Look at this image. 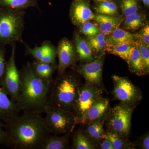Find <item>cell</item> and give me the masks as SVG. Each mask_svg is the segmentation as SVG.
Wrapping results in <instances>:
<instances>
[{
    "label": "cell",
    "instance_id": "1",
    "mask_svg": "<svg viewBox=\"0 0 149 149\" xmlns=\"http://www.w3.org/2000/svg\"><path fill=\"white\" fill-rule=\"evenodd\" d=\"M7 146L13 149H41L51 134L41 115L23 112L4 123Z\"/></svg>",
    "mask_w": 149,
    "mask_h": 149
},
{
    "label": "cell",
    "instance_id": "2",
    "mask_svg": "<svg viewBox=\"0 0 149 149\" xmlns=\"http://www.w3.org/2000/svg\"><path fill=\"white\" fill-rule=\"evenodd\" d=\"M20 95L17 104L23 112L42 114L49 104L52 82L42 80L34 72L30 62L19 70Z\"/></svg>",
    "mask_w": 149,
    "mask_h": 149
},
{
    "label": "cell",
    "instance_id": "3",
    "mask_svg": "<svg viewBox=\"0 0 149 149\" xmlns=\"http://www.w3.org/2000/svg\"><path fill=\"white\" fill-rule=\"evenodd\" d=\"M81 85L80 80L74 73L65 71L58 75L53 81L50 105L65 110L73 111Z\"/></svg>",
    "mask_w": 149,
    "mask_h": 149
},
{
    "label": "cell",
    "instance_id": "4",
    "mask_svg": "<svg viewBox=\"0 0 149 149\" xmlns=\"http://www.w3.org/2000/svg\"><path fill=\"white\" fill-rule=\"evenodd\" d=\"M25 15L23 10L0 7V45L23 42Z\"/></svg>",
    "mask_w": 149,
    "mask_h": 149
},
{
    "label": "cell",
    "instance_id": "5",
    "mask_svg": "<svg viewBox=\"0 0 149 149\" xmlns=\"http://www.w3.org/2000/svg\"><path fill=\"white\" fill-rule=\"evenodd\" d=\"M44 113V122L51 134L62 135L72 133L77 125L76 116L72 111L49 105Z\"/></svg>",
    "mask_w": 149,
    "mask_h": 149
},
{
    "label": "cell",
    "instance_id": "6",
    "mask_svg": "<svg viewBox=\"0 0 149 149\" xmlns=\"http://www.w3.org/2000/svg\"><path fill=\"white\" fill-rule=\"evenodd\" d=\"M135 107L120 104L110 109L105 120L108 130L128 137L130 134L131 117Z\"/></svg>",
    "mask_w": 149,
    "mask_h": 149
},
{
    "label": "cell",
    "instance_id": "7",
    "mask_svg": "<svg viewBox=\"0 0 149 149\" xmlns=\"http://www.w3.org/2000/svg\"><path fill=\"white\" fill-rule=\"evenodd\" d=\"M113 95L121 104L135 107L142 99V92L127 77L113 75Z\"/></svg>",
    "mask_w": 149,
    "mask_h": 149
},
{
    "label": "cell",
    "instance_id": "8",
    "mask_svg": "<svg viewBox=\"0 0 149 149\" xmlns=\"http://www.w3.org/2000/svg\"><path fill=\"white\" fill-rule=\"evenodd\" d=\"M11 46V53L8 60L7 61L1 87L10 100L17 103L20 95V74L15 62V43Z\"/></svg>",
    "mask_w": 149,
    "mask_h": 149
},
{
    "label": "cell",
    "instance_id": "9",
    "mask_svg": "<svg viewBox=\"0 0 149 149\" xmlns=\"http://www.w3.org/2000/svg\"><path fill=\"white\" fill-rule=\"evenodd\" d=\"M102 93L101 88L95 85L86 83L81 85L72 111L76 116L77 123L92 105L101 97Z\"/></svg>",
    "mask_w": 149,
    "mask_h": 149
},
{
    "label": "cell",
    "instance_id": "10",
    "mask_svg": "<svg viewBox=\"0 0 149 149\" xmlns=\"http://www.w3.org/2000/svg\"><path fill=\"white\" fill-rule=\"evenodd\" d=\"M56 50L59 61L58 74L61 75L68 68L74 65L77 59V54L74 44L66 38L60 41Z\"/></svg>",
    "mask_w": 149,
    "mask_h": 149
},
{
    "label": "cell",
    "instance_id": "11",
    "mask_svg": "<svg viewBox=\"0 0 149 149\" xmlns=\"http://www.w3.org/2000/svg\"><path fill=\"white\" fill-rule=\"evenodd\" d=\"M104 60L97 58L76 68V72L84 77L86 83L101 88Z\"/></svg>",
    "mask_w": 149,
    "mask_h": 149
},
{
    "label": "cell",
    "instance_id": "12",
    "mask_svg": "<svg viewBox=\"0 0 149 149\" xmlns=\"http://www.w3.org/2000/svg\"><path fill=\"white\" fill-rule=\"evenodd\" d=\"M95 14L91 10L89 0H74L71 3L70 17L72 24L79 27L92 20Z\"/></svg>",
    "mask_w": 149,
    "mask_h": 149
},
{
    "label": "cell",
    "instance_id": "13",
    "mask_svg": "<svg viewBox=\"0 0 149 149\" xmlns=\"http://www.w3.org/2000/svg\"><path fill=\"white\" fill-rule=\"evenodd\" d=\"M109 109V101L101 97L97 100L83 117L78 120L77 125H87L94 121L106 118Z\"/></svg>",
    "mask_w": 149,
    "mask_h": 149
},
{
    "label": "cell",
    "instance_id": "14",
    "mask_svg": "<svg viewBox=\"0 0 149 149\" xmlns=\"http://www.w3.org/2000/svg\"><path fill=\"white\" fill-rule=\"evenodd\" d=\"M20 111L18 104L12 101L2 87H0V121L4 123L19 115Z\"/></svg>",
    "mask_w": 149,
    "mask_h": 149
},
{
    "label": "cell",
    "instance_id": "15",
    "mask_svg": "<svg viewBox=\"0 0 149 149\" xmlns=\"http://www.w3.org/2000/svg\"><path fill=\"white\" fill-rule=\"evenodd\" d=\"M100 32L108 36L115 29L119 28L124 19L117 15H95L93 19Z\"/></svg>",
    "mask_w": 149,
    "mask_h": 149
},
{
    "label": "cell",
    "instance_id": "16",
    "mask_svg": "<svg viewBox=\"0 0 149 149\" xmlns=\"http://www.w3.org/2000/svg\"><path fill=\"white\" fill-rule=\"evenodd\" d=\"M137 40V35H133L124 29L117 28L107 36L106 48L122 44L136 45Z\"/></svg>",
    "mask_w": 149,
    "mask_h": 149
},
{
    "label": "cell",
    "instance_id": "17",
    "mask_svg": "<svg viewBox=\"0 0 149 149\" xmlns=\"http://www.w3.org/2000/svg\"><path fill=\"white\" fill-rule=\"evenodd\" d=\"M73 41L77 58L80 61L86 63L95 59L94 52L87 40L83 39L78 34H75Z\"/></svg>",
    "mask_w": 149,
    "mask_h": 149
},
{
    "label": "cell",
    "instance_id": "18",
    "mask_svg": "<svg viewBox=\"0 0 149 149\" xmlns=\"http://www.w3.org/2000/svg\"><path fill=\"white\" fill-rule=\"evenodd\" d=\"M30 64L33 71L38 77L47 82L53 81V74L58 68L56 63L49 64L34 60Z\"/></svg>",
    "mask_w": 149,
    "mask_h": 149
},
{
    "label": "cell",
    "instance_id": "19",
    "mask_svg": "<svg viewBox=\"0 0 149 149\" xmlns=\"http://www.w3.org/2000/svg\"><path fill=\"white\" fill-rule=\"evenodd\" d=\"M71 133L65 135L50 134L46 139L41 149H65L69 147V141Z\"/></svg>",
    "mask_w": 149,
    "mask_h": 149
},
{
    "label": "cell",
    "instance_id": "20",
    "mask_svg": "<svg viewBox=\"0 0 149 149\" xmlns=\"http://www.w3.org/2000/svg\"><path fill=\"white\" fill-rule=\"evenodd\" d=\"M72 145L73 149H95L97 144L82 130H77L72 133Z\"/></svg>",
    "mask_w": 149,
    "mask_h": 149
},
{
    "label": "cell",
    "instance_id": "21",
    "mask_svg": "<svg viewBox=\"0 0 149 149\" xmlns=\"http://www.w3.org/2000/svg\"><path fill=\"white\" fill-rule=\"evenodd\" d=\"M106 139L111 142L114 149H132L135 148V144L131 143L125 137L107 130L105 132L103 139Z\"/></svg>",
    "mask_w": 149,
    "mask_h": 149
},
{
    "label": "cell",
    "instance_id": "22",
    "mask_svg": "<svg viewBox=\"0 0 149 149\" xmlns=\"http://www.w3.org/2000/svg\"><path fill=\"white\" fill-rule=\"evenodd\" d=\"M106 118L94 121L87 125L85 132L94 142L98 145L103 139L105 131L104 125Z\"/></svg>",
    "mask_w": 149,
    "mask_h": 149
},
{
    "label": "cell",
    "instance_id": "23",
    "mask_svg": "<svg viewBox=\"0 0 149 149\" xmlns=\"http://www.w3.org/2000/svg\"><path fill=\"white\" fill-rule=\"evenodd\" d=\"M127 63L131 72L139 76L146 74L139 48L136 45Z\"/></svg>",
    "mask_w": 149,
    "mask_h": 149
},
{
    "label": "cell",
    "instance_id": "24",
    "mask_svg": "<svg viewBox=\"0 0 149 149\" xmlns=\"http://www.w3.org/2000/svg\"><path fill=\"white\" fill-rule=\"evenodd\" d=\"M22 43L25 46L26 55L31 56L34 60L40 61L53 46V45L49 41L44 42L40 47L37 46L34 48H30L24 42Z\"/></svg>",
    "mask_w": 149,
    "mask_h": 149
},
{
    "label": "cell",
    "instance_id": "25",
    "mask_svg": "<svg viewBox=\"0 0 149 149\" xmlns=\"http://www.w3.org/2000/svg\"><path fill=\"white\" fill-rule=\"evenodd\" d=\"M38 0H0V7L24 10L37 7Z\"/></svg>",
    "mask_w": 149,
    "mask_h": 149
},
{
    "label": "cell",
    "instance_id": "26",
    "mask_svg": "<svg viewBox=\"0 0 149 149\" xmlns=\"http://www.w3.org/2000/svg\"><path fill=\"white\" fill-rule=\"evenodd\" d=\"M135 46L128 44H122L107 47L105 51L110 54L120 57L127 63L133 53Z\"/></svg>",
    "mask_w": 149,
    "mask_h": 149
},
{
    "label": "cell",
    "instance_id": "27",
    "mask_svg": "<svg viewBox=\"0 0 149 149\" xmlns=\"http://www.w3.org/2000/svg\"><path fill=\"white\" fill-rule=\"evenodd\" d=\"M146 18L145 14L139 12L125 17L124 26L126 29L136 30L144 25Z\"/></svg>",
    "mask_w": 149,
    "mask_h": 149
},
{
    "label": "cell",
    "instance_id": "28",
    "mask_svg": "<svg viewBox=\"0 0 149 149\" xmlns=\"http://www.w3.org/2000/svg\"><path fill=\"white\" fill-rule=\"evenodd\" d=\"M107 36L100 32L98 34L88 37L87 41L91 46L93 52L98 53L105 51Z\"/></svg>",
    "mask_w": 149,
    "mask_h": 149
},
{
    "label": "cell",
    "instance_id": "29",
    "mask_svg": "<svg viewBox=\"0 0 149 149\" xmlns=\"http://www.w3.org/2000/svg\"><path fill=\"white\" fill-rule=\"evenodd\" d=\"M97 14L117 15L118 8L116 4L112 0H105L99 2L95 7Z\"/></svg>",
    "mask_w": 149,
    "mask_h": 149
},
{
    "label": "cell",
    "instance_id": "30",
    "mask_svg": "<svg viewBox=\"0 0 149 149\" xmlns=\"http://www.w3.org/2000/svg\"><path fill=\"white\" fill-rule=\"evenodd\" d=\"M120 7L125 17L138 12L139 10L138 0H121Z\"/></svg>",
    "mask_w": 149,
    "mask_h": 149
},
{
    "label": "cell",
    "instance_id": "31",
    "mask_svg": "<svg viewBox=\"0 0 149 149\" xmlns=\"http://www.w3.org/2000/svg\"><path fill=\"white\" fill-rule=\"evenodd\" d=\"M136 45L139 48L140 55L145 67L146 74H148L149 72V47L142 44L138 40H136Z\"/></svg>",
    "mask_w": 149,
    "mask_h": 149
},
{
    "label": "cell",
    "instance_id": "32",
    "mask_svg": "<svg viewBox=\"0 0 149 149\" xmlns=\"http://www.w3.org/2000/svg\"><path fill=\"white\" fill-rule=\"evenodd\" d=\"M79 27L80 33L88 37H92L100 32L97 24L90 21L86 22Z\"/></svg>",
    "mask_w": 149,
    "mask_h": 149
},
{
    "label": "cell",
    "instance_id": "33",
    "mask_svg": "<svg viewBox=\"0 0 149 149\" xmlns=\"http://www.w3.org/2000/svg\"><path fill=\"white\" fill-rule=\"evenodd\" d=\"M6 54L5 46L0 45V87H1L2 84L6 65Z\"/></svg>",
    "mask_w": 149,
    "mask_h": 149
},
{
    "label": "cell",
    "instance_id": "34",
    "mask_svg": "<svg viewBox=\"0 0 149 149\" xmlns=\"http://www.w3.org/2000/svg\"><path fill=\"white\" fill-rule=\"evenodd\" d=\"M137 40L147 47H149V25L147 23L139 34H137Z\"/></svg>",
    "mask_w": 149,
    "mask_h": 149
},
{
    "label": "cell",
    "instance_id": "35",
    "mask_svg": "<svg viewBox=\"0 0 149 149\" xmlns=\"http://www.w3.org/2000/svg\"><path fill=\"white\" fill-rule=\"evenodd\" d=\"M56 50L53 45L40 61L49 64H55L56 63Z\"/></svg>",
    "mask_w": 149,
    "mask_h": 149
},
{
    "label": "cell",
    "instance_id": "36",
    "mask_svg": "<svg viewBox=\"0 0 149 149\" xmlns=\"http://www.w3.org/2000/svg\"><path fill=\"white\" fill-rule=\"evenodd\" d=\"M135 146H137L140 148L142 149H149V132L142 135L138 138L136 141Z\"/></svg>",
    "mask_w": 149,
    "mask_h": 149
},
{
    "label": "cell",
    "instance_id": "37",
    "mask_svg": "<svg viewBox=\"0 0 149 149\" xmlns=\"http://www.w3.org/2000/svg\"><path fill=\"white\" fill-rule=\"evenodd\" d=\"M6 136L4 128L3 123L0 121V145H6Z\"/></svg>",
    "mask_w": 149,
    "mask_h": 149
},
{
    "label": "cell",
    "instance_id": "38",
    "mask_svg": "<svg viewBox=\"0 0 149 149\" xmlns=\"http://www.w3.org/2000/svg\"><path fill=\"white\" fill-rule=\"evenodd\" d=\"M98 145L100 149H114L111 142L106 139H102Z\"/></svg>",
    "mask_w": 149,
    "mask_h": 149
},
{
    "label": "cell",
    "instance_id": "39",
    "mask_svg": "<svg viewBox=\"0 0 149 149\" xmlns=\"http://www.w3.org/2000/svg\"><path fill=\"white\" fill-rule=\"evenodd\" d=\"M143 3L147 6H148L149 5V0H143Z\"/></svg>",
    "mask_w": 149,
    "mask_h": 149
},
{
    "label": "cell",
    "instance_id": "40",
    "mask_svg": "<svg viewBox=\"0 0 149 149\" xmlns=\"http://www.w3.org/2000/svg\"><path fill=\"white\" fill-rule=\"evenodd\" d=\"M96 1H97L98 2L102 1H105V0H96Z\"/></svg>",
    "mask_w": 149,
    "mask_h": 149
}]
</instances>
